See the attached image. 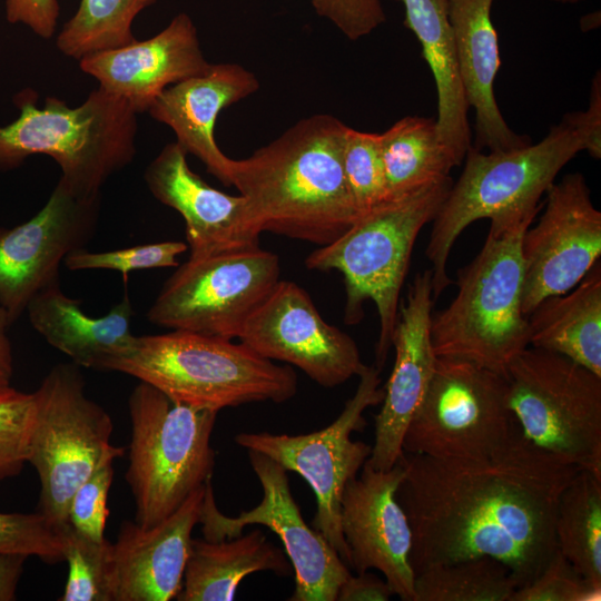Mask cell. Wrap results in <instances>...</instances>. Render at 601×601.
I'll return each instance as SVG.
<instances>
[{
    "mask_svg": "<svg viewBox=\"0 0 601 601\" xmlns=\"http://www.w3.org/2000/svg\"><path fill=\"white\" fill-rule=\"evenodd\" d=\"M396 497L412 529L414 574L431 566L492 556L519 588L556 552L560 496L581 470L526 440L521 431L481 459H439L403 452Z\"/></svg>",
    "mask_w": 601,
    "mask_h": 601,
    "instance_id": "6da1fadb",
    "label": "cell"
},
{
    "mask_svg": "<svg viewBox=\"0 0 601 601\" xmlns=\"http://www.w3.org/2000/svg\"><path fill=\"white\" fill-rule=\"evenodd\" d=\"M347 127L331 115H314L248 158L234 159L231 186L262 231L324 246L362 215L342 164Z\"/></svg>",
    "mask_w": 601,
    "mask_h": 601,
    "instance_id": "7a4b0ae2",
    "label": "cell"
},
{
    "mask_svg": "<svg viewBox=\"0 0 601 601\" xmlns=\"http://www.w3.org/2000/svg\"><path fill=\"white\" fill-rule=\"evenodd\" d=\"M541 208L523 207L490 219L481 250L457 272L456 296L432 315L436 357L469 361L505 376L510 363L529 347L521 243Z\"/></svg>",
    "mask_w": 601,
    "mask_h": 601,
    "instance_id": "3957f363",
    "label": "cell"
},
{
    "mask_svg": "<svg viewBox=\"0 0 601 601\" xmlns=\"http://www.w3.org/2000/svg\"><path fill=\"white\" fill-rule=\"evenodd\" d=\"M19 116L0 127V175L19 168L33 155L51 157L60 180L81 198L101 195V187L136 155L137 112L122 98L100 88L78 107L24 89L13 98Z\"/></svg>",
    "mask_w": 601,
    "mask_h": 601,
    "instance_id": "277c9868",
    "label": "cell"
},
{
    "mask_svg": "<svg viewBox=\"0 0 601 601\" xmlns=\"http://www.w3.org/2000/svg\"><path fill=\"white\" fill-rule=\"evenodd\" d=\"M102 370L134 376L177 403L216 412L255 402L284 403L297 391L289 365H277L240 342L187 331L135 335Z\"/></svg>",
    "mask_w": 601,
    "mask_h": 601,
    "instance_id": "5b68a950",
    "label": "cell"
},
{
    "mask_svg": "<svg viewBox=\"0 0 601 601\" xmlns=\"http://www.w3.org/2000/svg\"><path fill=\"white\" fill-rule=\"evenodd\" d=\"M450 176L400 196L385 198L334 242L312 252L305 265L338 270L344 277V322L356 324L363 305L372 300L380 317L375 366L381 371L392 346L400 294L412 250L422 228L434 219L451 187Z\"/></svg>",
    "mask_w": 601,
    "mask_h": 601,
    "instance_id": "8992f818",
    "label": "cell"
},
{
    "mask_svg": "<svg viewBox=\"0 0 601 601\" xmlns=\"http://www.w3.org/2000/svg\"><path fill=\"white\" fill-rule=\"evenodd\" d=\"M582 150L570 112L534 145L489 154L469 148L459 179L432 220L425 254L432 264L433 300L452 283L447 259L461 233L479 219L540 205L561 169Z\"/></svg>",
    "mask_w": 601,
    "mask_h": 601,
    "instance_id": "52a82bcc",
    "label": "cell"
},
{
    "mask_svg": "<svg viewBox=\"0 0 601 601\" xmlns=\"http://www.w3.org/2000/svg\"><path fill=\"white\" fill-rule=\"evenodd\" d=\"M131 422L126 480L135 501V522L151 528L173 514L211 480L210 440L218 412L169 398L140 382L128 398Z\"/></svg>",
    "mask_w": 601,
    "mask_h": 601,
    "instance_id": "ba28073f",
    "label": "cell"
},
{
    "mask_svg": "<svg viewBox=\"0 0 601 601\" xmlns=\"http://www.w3.org/2000/svg\"><path fill=\"white\" fill-rule=\"evenodd\" d=\"M80 366L59 363L33 392L35 417L27 463L39 477L37 512L61 529L68 523L69 502L90 474L124 449L111 443L110 415L85 392Z\"/></svg>",
    "mask_w": 601,
    "mask_h": 601,
    "instance_id": "9c48e42d",
    "label": "cell"
},
{
    "mask_svg": "<svg viewBox=\"0 0 601 601\" xmlns=\"http://www.w3.org/2000/svg\"><path fill=\"white\" fill-rule=\"evenodd\" d=\"M505 378L522 435L601 477V376L561 354L526 347Z\"/></svg>",
    "mask_w": 601,
    "mask_h": 601,
    "instance_id": "30bf717a",
    "label": "cell"
},
{
    "mask_svg": "<svg viewBox=\"0 0 601 601\" xmlns=\"http://www.w3.org/2000/svg\"><path fill=\"white\" fill-rule=\"evenodd\" d=\"M505 376L472 362L437 357L403 437V452L439 459H481L508 444L520 427Z\"/></svg>",
    "mask_w": 601,
    "mask_h": 601,
    "instance_id": "8fae6325",
    "label": "cell"
},
{
    "mask_svg": "<svg viewBox=\"0 0 601 601\" xmlns=\"http://www.w3.org/2000/svg\"><path fill=\"white\" fill-rule=\"evenodd\" d=\"M380 372L375 365H366L341 414L319 431L298 435L246 432L235 436L237 445L267 455L308 483L316 497L312 525L348 568L349 550L341 530V500L345 485L357 476L372 450V445L353 441L351 435L366 427V408L383 401Z\"/></svg>",
    "mask_w": 601,
    "mask_h": 601,
    "instance_id": "7c38bea8",
    "label": "cell"
},
{
    "mask_svg": "<svg viewBox=\"0 0 601 601\" xmlns=\"http://www.w3.org/2000/svg\"><path fill=\"white\" fill-rule=\"evenodd\" d=\"M279 273L277 255L259 246L189 258L164 283L147 319L174 331L237 338Z\"/></svg>",
    "mask_w": 601,
    "mask_h": 601,
    "instance_id": "4fadbf2b",
    "label": "cell"
},
{
    "mask_svg": "<svg viewBox=\"0 0 601 601\" xmlns=\"http://www.w3.org/2000/svg\"><path fill=\"white\" fill-rule=\"evenodd\" d=\"M247 453L262 485L260 502L237 516H227L218 510L208 481L199 518L204 539L224 541L240 535L247 525H264L280 539L295 574V589L288 600L336 601L341 585L351 575L349 568L305 522L290 492L287 471L263 453Z\"/></svg>",
    "mask_w": 601,
    "mask_h": 601,
    "instance_id": "5bb4252c",
    "label": "cell"
},
{
    "mask_svg": "<svg viewBox=\"0 0 601 601\" xmlns=\"http://www.w3.org/2000/svg\"><path fill=\"white\" fill-rule=\"evenodd\" d=\"M544 211L521 243L522 313L577 286L600 260L601 213L581 173L565 175L548 190Z\"/></svg>",
    "mask_w": 601,
    "mask_h": 601,
    "instance_id": "9a60e30c",
    "label": "cell"
},
{
    "mask_svg": "<svg viewBox=\"0 0 601 601\" xmlns=\"http://www.w3.org/2000/svg\"><path fill=\"white\" fill-rule=\"evenodd\" d=\"M101 195L81 198L59 179L45 206L18 226L0 227V305L11 323L40 290L59 280L73 250L93 238Z\"/></svg>",
    "mask_w": 601,
    "mask_h": 601,
    "instance_id": "2e32d148",
    "label": "cell"
},
{
    "mask_svg": "<svg viewBox=\"0 0 601 601\" xmlns=\"http://www.w3.org/2000/svg\"><path fill=\"white\" fill-rule=\"evenodd\" d=\"M237 338L262 357L298 367L324 387L338 386L366 366L355 341L326 323L306 290L289 280H278Z\"/></svg>",
    "mask_w": 601,
    "mask_h": 601,
    "instance_id": "e0dca14e",
    "label": "cell"
},
{
    "mask_svg": "<svg viewBox=\"0 0 601 601\" xmlns=\"http://www.w3.org/2000/svg\"><path fill=\"white\" fill-rule=\"evenodd\" d=\"M403 477L400 461L387 471L364 464L359 476L345 485L341 530L349 550V566L356 573L378 570L395 595L414 601L412 529L396 497Z\"/></svg>",
    "mask_w": 601,
    "mask_h": 601,
    "instance_id": "ac0fdd59",
    "label": "cell"
},
{
    "mask_svg": "<svg viewBox=\"0 0 601 601\" xmlns=\"http://www.w3.org/2000/svg\"><path fill=\"white\" fill-rule=\"evenodd\" d=\"M187 155L176 141L166 145L144 179L158 201L181 215L189 258L258 247L262 230L247 199L208 185L189 168Z\"/></svg>",
    "mask_w": 601,
    "mask_h": 601,
    "instance_id": "d6986e66",
    "label": "cell"
},
{
    "mask_svg": "<svg viewBox=\"0 0 601 601\" xmlns=\"http://www.w3.org/2000/svg\"><path fill=\"white\" fill-rule=\"evenodd\" d=\"M432 270L415 275L400 303L392 334L395 361L375 415V436L365 462L374 470L392 469L403 454L405 430L433 375L436 355L431 341Z\"/></svg>",
    "mask_w": 601,
    "mask_h": 601,
    "instance_id": "ffe728a7",
    "label": "cell"
},
{
    "mask_svg": "<svg viewBox=\"0 0 601 601\" xmlns=\"http://www.w3.org/2000/svg\"><path fill=\"white\" fill-rule=\"evenodd\" d=\"M210 65L185 12L149 39L79 60L80 69L93 77L100 89L122 98L137 114L148 111L166 88L205 72Z\"/></svg>",
    "mask_w": 601,
    "mask_h": 601,
    "instance_id": "44dd1931",
    "label": "cell"
},
{
    "mask_svg": "<svg viewBox=\"0 0 601 601\" xmlns=\"http://www.w3.org/2000/svg\"><path fill=\"white\" fill-rule=\"evenodd\" d=\"M207 482L173 514L151 528L144 529L136 522L121 524L112 543L115 601H170L177 598Z\"/></svg>",
    "mask_w": 601,
    "mask_h": 601,
    "instance_id": "7402d4cb",
    "label": "cell"
},
{
    "mask_svg": "<svg viewBox=\"0 0 601 601\" xmlns=\"http://www.w3.org/2000/svg\"><path fill=\"white\" fill-rule=\"evenodd\" d=\"M259 81L255 73L238 63H217L197 76L166 88L148 109L149 115L167 125L176 142L196 156L209 174L231 186L234 159L215 140V124L220 111L255 93Z\"/></svg>",
    "mask_w": 601,
    "mask_h": 601,
    "instance_id": "603a6c76",
    "label": "cell"
},
{
    "mask_svg": "<svg viewBox=\"0 0 601 601\" xmlns=\"http://www.w3.org/2000/svg\"><path fill=\"white\" fill-rule=\"evenodd\" d=\"M493 0H449L461 82L475 111V146L490 151L531 144L506 124L494 96L501 66L497 33L491 19Z\"/></svg>",
    "mask_w": 601,
    "mask_h": 601,
    "instance_id": "cb8c5ba5",
    "label": "cell"
},
{
    "mask_svg": "<svg viewBox=\"0 0 601 601\" xmlns=\"http://www.w3.org/2000/svg\"><path fill=\"white\" fill-rule=\"evenodd\" d=\"M80 299L63 294L60 282L40 290L26 312L32 327L52 347L78 366L102 370L107 359L125 351L134 341V309L128 293L100 317L80 308Z\"/></svg>",
    "mask_w": 601,
    "mask_h": 601,
    "instance_id": "d4e9b609",
    "label": "cell"
},
{
    "mask_svg": "<svg viewBox=\"0 0 601 601\" xmlns=\"http://www.w3.org/2000/svg\"><path fill=\"white\" fill-rule=\"evenodd\" d=\"M404 7V26L417 38L436 88L435 119L441 144L456 166L472 146L469 104L461 82L449 0H396Z\"/></svg>",
    "mask_w": 601,
    "mask_h": 601,
    "instance_id": "484cf974",
    "label": "cell"
},
{
    "mask_svg": "<svg viewBox=\"0 0 601 601\" xmlns=\"http://www.w3.org/2000/svg\"><path fill=\"white\" fill-rule=\"evenodd\" d=\"M284 550L260 529L224 541L193 539L178 601H231L239 583L256 572L289 575Z\"/></svg>",
    "mask_w": 601,
    "mask_h": 601,
    "instance_id": "4316f807",
    "label": "cell"
},
{
    "mask_svg": "<svg viewBox=\"0 0 601 601\" xmlns=\"http://www.w3.org/2000/svg\"><path fill=\"white\" fill-rule=\"evenodd\" d=\"M529 345L561 354L601 376V264L569 292L526 316Z\"/></svg>",
    "mask_w": 601,
    "mask_h": 601,
    "instance_id": "83f0119b",
    "label": "cell"
},
{
    "mask_svg": "<svg viewBox=\"0 0 601 601\" xmlns=\"http://www.w3.org/2000/svg\"><path fill=\"white\" fill-rule=\"evenodd\" d=\"M386 198L450 176L455 161L441 144L435 119L407 116L380 134Z\"/></svg>",
    "mask_w": 601,
    "mask_h": 601,
    "instance_id": "f1b7e54d",
    "label": "cell"
},
{
    "mask_svg": "<svg viewBox=\"0 0 601 601\" xmlns=\"http://www.w3.org/2000/svg\"><path fill=\"white\" fill-rule=\"evenodd\" d=\"M556 548L601 589V477L580 470L563 490L555 516Z\"/></svg>",
    "mask_w": 601,
    "mask_h": 601,
    "instance_id": "f546056e",
    "label": "cell"
},
{
    "mask_svg": "<svg viewBox=\"0 0 601 601\" xmlns=\"http://www.w3.org/2000/svg\"><path fill=\"white\" fill-rule=\"evenodd\" d=\"M518 588L504 563L483 555L415 574L414 601H510Z\"/></svg>",
    "mask_w": 601,
    "mask_h": 601,
    "instance_id": "4dcf8cb0",
    "label": "cell"
},
{
    "mask_svg": "<svg viewBox=\"0 0 601 601\" xmlns=\"http://www.w3.org/2000/svg\"><path fill=\"white\" fill-rule=\"evenodd\" d=\"M157 0H81L62 26L56 46L65 56L81 58L134 42V19Z\"/></svg>",
    "mask_w": 601,
    "mask_h": 601,
    "instance_id": "1f68e13d",
    "label": "cell"
},
{
    "mask_svg": "<svg viewBox=\"0 0 601 601\" xmlns=\"http://www.w3.org/2000/svg\"><path fill=\"white\" fill-rule=\"evenodd\" d=\"M60 531L68 577L59 601H115L112 543L95 541L69 523Z\"/></svg>",
    "mask_w": 601,
    "mask_h": 601,
    "instance_id": "d6a6232c",
    "label": "cell"
},
{
    "mask_svg": "<svg viewBox=\"0 0 601 601\" xmlns=\"http://www.w3.org/2000/svg\"><path fill=\"white\" fill-rule=\"evenodd\" d=\"M342 164L349 191L361 214L386 198L380 134L347 127Z\"/></svg>",
    "mask_w": 601,
    "mask_h": 601,
    "instance_id": "836d02e7",
    "label": "cell"
},
{
    "mask_svg": "<svg viewBox=\"0 0 601 601\" xmlns=\"http://www.w3.org/2000/svg\"><path fill=\"white\" fill-rule=\"evenodd\" d=\"M183 242H161L137 245L124 249L93 253L86 247L71 252L63 260L70 270L112 269L120 272L127 282L128 274L137 269L177 267L178 255L186 252Z\"/></svg>",
    "mask_w": 601,
    "mask_h": 601,
    "instance_id": "e575fe53",
    "label": "cell"
},
{
    "mask_svg": "<svg viewBox=\"0 0 601 601\" xmlns=\"http://www.w3.org/2000/svg\"><path fill=\"white\" fill-rule=\"evenodd\" d=\"M33 417V393L11 386L0 392V481L24 467Z\"/></svg>",
    "mask_w": 601,
    "mask_h": 601,
    "instance_id": "d590c367",
    "label": "cell"
},
{
    "mask_svg": "<svg viewBox=\"0 0 601 601\" xmlns=\"http://www.w3.org/2000/svg\"><path fill=\"white\" fill-rule=\"evenodd\" d=\"M7 553L37 556L46 563L62 562V533L39 512H0V554Z\"/></svg>",
    "mask_w": 601,
    "mask_h": 601,
    "instance_id": "8d00e7d4",
    "label": "cell"
},
{
    "mask_svg": "<svg viewBox=\"0 0 601 601\" xmlns=\"http://www.w3.org/2000/svg\"><path fill=\"white\" fill-rule=\"evenodd\" d=\"M600 592L556 550L538 578L518 588L510 601H591L599 600Z\"/></svg>",
    "mask_w": 601,
    "mask_h": 601,
    "instance_id": "74e56055",
    "label": "cell"
},
{
    "mask_svg": "<svg viewBox=\"0 0 601 601\" xmlns=\"http://www.w3.org/2000/svg\"><path fill=\"white\" fill-rule=\"evenodd\" d=\"M115 459L104 461L73 493L68 506V523L78 532L104 541L108 516L107 499L114 477Z\"/></svg>",
    "mask_w": 601,
    "mask_h": 601,
    "instance_id": "f35d334b",
    "label": "cell"
},
{
    "mask_svg": "<svg viewBox=\"0 0 601 601\" xmlns=\"http://www.w3.org/2000/svg\"><path fill=\"white\" fill-rule=\"evenodd\" d=\"M319 17L329 20L349 40H358L385 22L381 0H311Z\"/></svg>",
    "mask_w": 601,
    "mask_h": 601,
    "instance_id": "ab89813d",
    "label": "cell"
},
{
    "mask_svg": "<svg viewBox=\"0 0 601 601\" xmlns=\"http://www.w3.org/2000/svg\"><path fill=\"white\" fill-rule=\"evenodd\" d=\"M6 18L9 23H21L37 36L50 39L60 14L58 0H4Z\"/></svg>",
    "mask_w": 601,
    "mask_h": 601,
    "instance_id": "60d3db41",
    "label": "cell"
},
{
    "mask_svg": "<svg viewBox=\"0 0 601 601\" xmlns=\"http://www.w3.org/2000/svg\"><path fill=\"white\" fill-rule=\"evenodd\" d=\"M579 130L584 150L594 159L601 158V76L598 71L592 80L589 106L584 111L570 112Z\"/></svg>",
    "mask_w": 601,
    "mask_h": 601,
    "instance_id": "b9f144b4",
    "label": "cell"
},
{
    "mask_svg": "<svg viewBox=\"0 0 601 601\" xmlns=\"http://www.w3.org/2000/svg\"><path fill=\"white\" fill-rule=\"evenodd\" d=\"M394 594L385 579L368 571L349 575L341 585L336 601H387Z\"/></svg>",
    "mask_w": 601,
    "mask_h": 601,
    "instance_id": "7bdbcfd3",
    "label": "cell"
},
{
    "mask_svg": "<svg viewBox=\"0 0 601 601\" xmlns=\"http://www.w3.org/2000/svg\"><path fill=\"white\" fill-rule=\"evenodd\" d=\"M28 558L19 553L0 554V601L16 600L17 587Z\"/></svg>",
    "mask_w": 601,
    "mask_h": 601,
    "instance_id": "ee69618b",
    "label": "cell"
},
{
    "mask_svg": "<svg viewBox=\"0 0 601 601\" xmlns=\"http://www.w3.org/2000/svg\"><path fill=\"white\" fill-rule=\"evenodd\" d=\"M11 324L7 311L0 305V392L11 386L13 376V354L9 338Z\"/></svg>",
    "mask_w": 601,
    "mask_h": 601,
    "instance_id": "f6af8a7d",
    "label": "cell"
},
{
    "mask_svg": "<svg viewBox=\"0 0 601 601\" xmlns=\"http://www.w3.org/2000/svg\"><path fill=\"white\" fill-rule=\"evenodd\" d=\"M552 1L560 2V3H575L582 0H552Z\"/></svg>",
    "mask_w": 601,
    "mask_h": 601,
    "instance_id": "bcb514c9",
    "label": "cell"
}]
</instances>
